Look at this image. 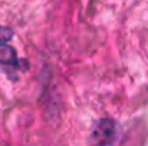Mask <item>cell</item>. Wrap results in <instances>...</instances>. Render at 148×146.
Instances as JSON below:
<instances>
[{"instance_id": "6da1fadb", "label": "cell", "mask_w": 148, "mask_h": 146, "mask_svg": "<svg viewBox=\"0 0 148 146\" xmlns=\"http://www.w3.org/2000/svg\"><path fill=\"white\" fill-rule=\"evenodd\" d=\"M13 37V30L6 26H0V67L10 77L16 79L19 72L27 69V63L17 57V52L9 42Z\"/></svg>"}, {"instance_id": "7a4b0ae2", "label": "cell", "mask_w": 148, "mask_h": 146, "mask_svg": "<svg viewBox=\"0 0 148 146\" xmlns=\"http://www.w3.org/2000/svg\"><path fill=\"white\" fill-rule=\"evenodd\" d=\"M116 139V123L112 119H99L91 130L92 146H111Z\"/></svg>"}]
</instances>
